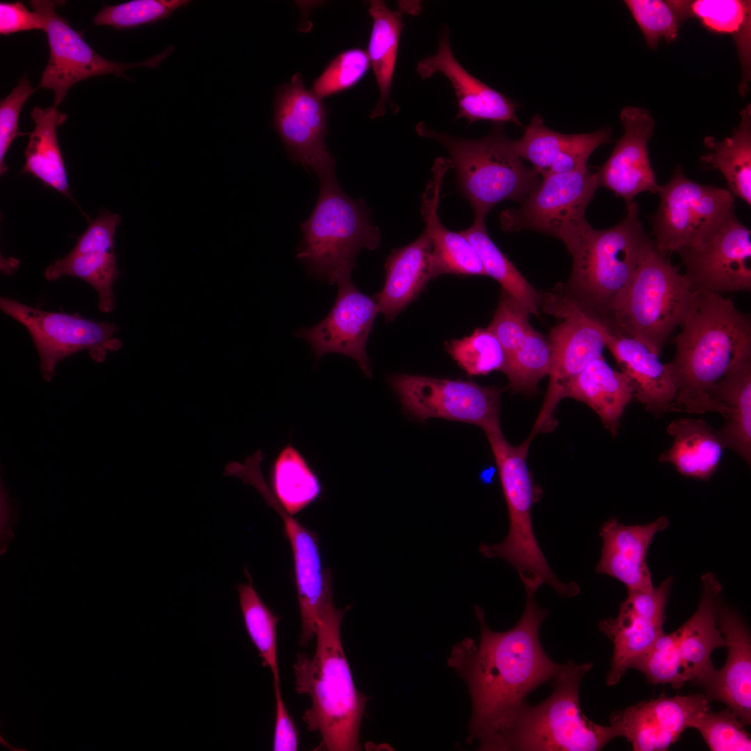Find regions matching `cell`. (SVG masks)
Instances as JSON below:
<instances>
[{
  "mask_svg": "<svg viewBox=\"0 0 751 751\" xmlns=\"http://www.w3.org/2000/svg\"><path fill=\"white\" fill-rule=\"evenodd\" d=\"M634 394L630 378L622 371L613 369L602 355L589 363L571 381L565 398H574L589 406L604 427L615 436L624 410Z\"/></svg>",
  "mask_w": 751,
  "mask_h": 751,
  "instance_id": "cell-30",
  "label": "cell"
},
{
  "mask_svg": "<svg viewBox=\"0 0 751 751\" xmlns=\"http://www.w3.org/2000/svg\"><path fill=\"white\" fill-rule=\"evenodd\" d=\"M190 3L188 0H131L113 6L104 4L95 16L93 25L118 30L132 29L166 19Z\"/></svg>",
  "mask_w": 751,
  "mask_h": 751,
  "instance_id": "cell-44",
  "label": "cell"
},
{
  "mask_svg": "<svg viewBox=\"0 0 751 751\" xmlns=\"http://www.w3.org/2000/svg\"><path fill=\"white\" fill-rule=\"evenodd\" d=\"M34 29L45 30V22L37 11L29 10L22 1L0 3V33L8 35Z\"/></svg>",
  "mask_w": 751,
  "mask_h": 751,
  "instance_id": "cell-51",
  "label": "cell"
},
{
  "mask_svg": "<svg viewBox=\"0 0 751 751\" xmlns=\"http://www.w3.org/2000/svg\"><path fill=\"white\" fill-rule=\"evenodd\" d=\"M416 131L446 147L458 191L471 206L475 220H485L487 213L502 201L521 203L540 182V175L524 165L515 140L507 136L502 124H494L485 136L477 139L439 132L424 122L416 126Z\"/></svg>",
  "mask_w": 751,
  "mask_h": 751,
  "instance_id": "cell-6",
  "label": "cell"
},
{
  "mask_svg": "<svg viewBox=\"0 0 751 751\" xmlns=\"http://www.w3.org/2000/svg\"><path fill=\"white\" fill-rule=\"evenodd\" d=\"M29 3L43 17L50 53L38 88L54 91L56 107L63 102L68 90L82 80L109 74L123 76L124 71L134 67H157L174 50L173 47H168L154 57L136 63H115L96 53L83 40L81 32L56 15L59 1L33 0Z\"/></svg>",
  "mask_w": 751,
  "mask_h": 751,
  "instance_id": "cell-14",
  "label": "cell"
},
{
  "mask_svg": "<svg viewBox=\"0 0 751 751\" xmlns=\"http://www.w3.org/2000/svg\"><path fill=\"white\" fill-rule=\"evenodd\" d=\"M741 122L731 136L718 140L704 138L710 151L701 161L719 170L725 177L729 191L751 204V106L741 112Z\"/></svg>",
  "mask_w": 751,
  "mask_h": 751,
  "instance_id": "cell-36",
  "label": "cell"
},
{
  "mask_svg": "<svg viewBox=\"0 0 751 751\" xmlns=\"http://www.w3.org/2000/svg\"><path fill=\"white\" fill-rule=\"evenodd\" d=\"M535 594L526 593L519 620L503 632L491 630L483 610L475 605L478 645L465 638L451 649L449 665L467 682L472 702L469 738L478 741L480 750H505L527 695L552 681L561 668L540 641V627L548 613L538 606Z\"/></svg>",
  "mask_w": 751,
  "mask_h": 751,
  "instance_id": "cell-1",
  "label": "cell"
},
{
  "mask_svg": "<svg viewBox=\"0 0 751 751\" xmlns=\"http://www.w3.org/2000/svg\"><path fill=\"white\" fill-rule=\"evenodd\" d=\"M607 348L621 371L631 380L634 398L645 410L661 417L668 412L677 396V388L667 363L660 354L643 341L607 332Z\"/></svg>",
  "mask_w": 751,
  "mask_h": 751,
  "instance_id": "cell-27",
  "label": "cell"
},
{
  "mask_svg": "<svg viewBox=\"0 0 751 751\" xmlns=\"http://www.w3.org/2000/svg\"><path fill=\"white\" fill-rule=\"evenodd\" d=\"M581 134H565L556 131L544 124L540 115L533 117L519 140H515L519 156L529 161L542 177L546 175L554 162L574 148Z\"/></svg>",
  "mask_w": 751,
  "mask_h": 751,
  "instance_id": "cell-42",
  "label": "cell"
},
{
  "mask_svg": "<svg viewBox=\"0 0 751 751\" xmlns=\"http://www.w3.org/2000/svg\"><path fill=\"white\" fill-rule=\"evenodd\" d=\"M270 483L277 502L292 516L315 502L323 491L317 474L291 443L284 446L274 459Z\"/></svg>",
  "mask_w": 751,
  "mask_h": 751,
  "instance_id": "cell-37",
  "label": "cell"
},
{
  "mask_svg": "<svg viewBox=\"0 0 751 751\" xmlns=\"http://www.w3.org/2000/svg\"><path fill=\"white\" fill-rule=\"evenodd\" d=\"M552 353L549 339L533 328L522 342L505 356L501 370L515 392L536 393L541 379L549 376Z\"/></svg>",
  "mask_w": 751,
  "mask_h": 751,
  "instance_id": "cell-41",
  "label": "cell"
},
{
  "mask_svg": "<svg viewBox=\"0 0 751 751\" xmlns=\"http://www.w3.org/2000/svg\"><path fill=\"white\" fill-rule=\"evenodd\" d=\"M244 572L247 583L237 587L244 625L248 636L262 659V665L271 670L273 683H280L277 656V624L280 617L267 607L255 590L250 574Z\"/></svg>",
  "mask_w": 751,
  "mask_h": 751,
  "instance_id": "cell-40",
  "label": "cell"
},
{
  "mask_svg": "<svg viewBox=\"0 0 751 751\" xmlns=\"http://www.w3.org/2000/svg\"><path fill=\"white\" fill-rule=\"evenodd\" d=\"M704 694L668 697L664 693L623 710L615 711L611 725L634 751H664L675 743L699 712L710 709Z\"/></svg>",
  "mask_w": 751,
  "mask_h": 751,
  "instance_id": "cell-21",
  "label": "cell"
},
{
  "mask_svg": "<svg viewBox=\"0 0 751 751\" xmlns=\"http://www.w3.org/2000/svg\"><path fill=\"white\" fill-rule=\"evenodd\" d=\"M348 608H337L332 593L328 596L320 613L314 654L298 653L293 665L296 692L311 699L302 720L309 732L320 734L317 750H361L359 734L368 697L356 689L342 647L341 623Z\"/></svg>",
  "mask_w": 751,
  "mask_h": 751,
  "instance_id": "cell-4",
  "label": "cell"
},
{
  "mask_svg": "<svg viewBox=\"0 0 751 751\" xmlns=\"http://www.w3.org/2000/svg\"><path fill=\"white\" fill-rule=\"evenodd\" d=\"M624 2L649 48L656 49L661 39L668 42L677 39L683 21L668 1L626 0Z\"/></svg>",
  "mask_w": 751,
  "mask_h": 751,
  "instance_id": "cell-46",
  "label": "cell"
},
{
  "mask_svg": "<svg viewBox=\"0 0 751 751\" xmlns=\"http://www.w3.org/2000/svg\"><path fill=\"white\" fill-rule=\"evenodd\" d=\"M709 395L725 411L718 429L725 446L751 462V357L734 363L710 389Z\"/></svg>",
  "mask_w": 751,
  "mask_h": 751,
  "instance_id": "cell-32",
  "label": "cell"
},
{
  "mask_svg": "<svg viewBox=\"0 0 751 751\" xmlns=\"http://www.w3.org/2000/svg\"><path fill=\"white\" fill-rule=\"evenodd\" d=\"M426 229L431 241V280L443 274L486 276L476 249L460 232L449 230L437 218L430 220Z\"/></svg>",
  "mask_w": 751,
  "mask_h": 751,
  "instance_id": "cell-39",
  "label": "cell"
},
{
  "mask_svg": "<svg viewBox=\"0 0 751 751\" xmlns=\"http://www.w3.org/2000/svg\"><path fill=\"white\" fill-rule=\"evenodd\" d=\"M677 252L693 291H751V232L734 213L705 242Z\"/></svg>",
  "mask_w": 751,
  "mask_h": 751,
  "instance_id": "cell-16",
  "label": "cell"
},
{
  "mask_svg": "<svg viewBox=\"0 0 751 751\" xmlns=\"http://www.w3.org/2000/svg\"><path fill=\"white\" fill-rule=\"evenodd\" d=\"M120 221L117 213L107 211L100 213L78 238L70 252L45 269V277L49 281L63 276L83 280L96 290L99 309L104 313L113 312L115 307L113 286L120 276L114 236Z\"/></svg>",
  "mask_w": 751,
  "mask_h": 751,
  "instance_id": "cell-22",
  "label": "cell"
},
{
  "mask_svg": "<svg viewBox=\"0 0 751 751\" xmlns=\"http://www.w3.org/2000/svg\"><path fill=\"white\" fill-rule=\"evenodd\" d=\"M667 433L674 442L659 460L672 465L685 477L709 481L716 471L725 449L718 429L701 419L680 418L670 423Z\"/></svg>",
  "mask_w": 751,
  "mask_h": 751,
  "instance_id": "cell-31",
  "label": "cell"
},
{
  "mask_svg": "<svg viewBox=\"0 0 751 751\" xmlns=\"http://www.w3.org/2000/svg\"><path fill=\"white\" fill-rule=\"evenodd\" d=\"M528 315L503 290L488 328L500 342L504 355L511 353L533 328Z\"/></svg>",
  "mask_w": 751,
  "mask_h": 751,
  "instance_id": "cell-49",
  "label": "cell"
},
{
  "mask_svg": "<svg viewBox=\"0 0 751 751\" xmlns=\"http://www.w3.org/2000/svg\"><path fill=\"white\" fill-rule=\"evenodd\" d=\"M660 203L652 220L656 248L663 252L708 240L734 213V195L685 176L677 165L670 181L659 186Z\"/></svg>",
  "mask_w": 751,
  "mask_h": 751,
  "instance_id": "cell-11",
  "label": "cell"
},
{
  "mask_svg": "<svg viewBox=\"0 0 751 751\" xmlns=\"http://www.w3.org/2000/svg\"><path fill=\"white\" fill-rule=\"evenodd\" d=\"M741 719L728 707L717 713L700 711L690 721L688 727L698 730L712 751L750 750V734Z\"/></svg>",
  "mask_w": 751,
  "mask_h": 751,
  "instance_id": "cell-45",
  "label": "cell"
},
{
  "mask_svg": "<svg viewBox=\"0 0 751 751\" xmlns=\"http://www.w3.org/2000/svg\"><path fill=\"white\" fill-rule=\"evenodd\" d=\"M495 460L508 508L510 527L500 543L482 542L480 553L485 558H499L510 563L519 573L526 592H536L547 583L563 597H572L574 582L559 581L551 571L536 540L532 524L531 508L542 497V489L535 484L528 468L526 458L529 437L518 446L510 444L501 428L485 433Z\"/></svg>",
  "mask_w": 751,
  "mask_h": 751,
  "instance_id": "cell-5",
  "label": "cell"
},
{
  "mask_svg": "<svg viewBox=\"0 0 751 751\" xmlns=\"http://www.w3.org/2000/svg\"><path fill=\"white\" fill-rule=\"evenodd\" d=\"M35 127L29 134L21 173L30 174L74 202L69 188L66 168L60 150L57 128L67 115L56 106L35 107L31 112Z\"/></svg>",
  "mask_w": 751,
  "mask_h": 751,
  "instance_id": "cell-34",
  "label": "cell"
},
{
  "mask_svg": "<svg viewBox=\"0 0 751 751\" xmlns=\"http://www.w3.org/2000/svg\"><path fill=\"white\" fill-rule=\"evenodd\" d=\"M430 252V239L424 230L414 241L388 255L385 281L374 298L387 322L394 321L431 280Z\"/></svg>",
  "mask_w": 751,
  "mask_h": 751,
  "instance_id": "cell-29",
  "label": "cell"
},
{
  "mask_svg": "<svg viewBox=\"0 0 751 751\" xmlns=\"http://www.w3.org/2000/svg\"><path fill=\"white\" fill-rule=\"evenodd\" d=\"M561 321L551 329L549 341L552 359L549 386L530 435L548 433L557 426L554 413L565 398L571 381L595 359L602 356L608 330L576 311L559 314Z\"/></svg>",
  "mask_w": 751,
  "mask_h": 751,
  "instance_id": "cell-17",
  "label": "cell"
},
{
  "mask_svg": "<svg viewBox=\"0 0 751 751\" xmlns=\"http://www.w3.org/2000/svg\"><path fill=\"white\" fill-rule=\"evenodd\" d=\"M26 74L19 81L18 84L10 93L0 102V172L3 175L8 168L5 163V156L15 138L27 135L19 131L18 122L21 110L28 99L34 92Z\"/></svg>",
  "mask_w": 751,
  "mask_h": 751,
  "instance_id": "cell-50",
  "label": "cell"
},
{
  "mask_svg": "<svg viewBox=\"0 0 751 751\" xmlns=\"http://www.w3.org/2000/svg\"><path fill=\"white\" fill-rule=\"evenodd\" d=\"M633 668L643 672L653 684H670L678 688L686 683L674 631L662 634Z\"/></svg>",
  "mask_w": 751,
  "mask_h": 751,
  "instance_id": "cell-48",
  "label": "cell"
},
{
  "mask_svg": "<svg viewBox=\"0 0 751 751\" xmlns=\"http://www.w3.org/2000/svg\"><path fill=\"white\" fill-rule=\"evenodd\" d=\"M336 284L337 296L328 314L314 326L298 329L295 337L307 342L316 360L328 353H340L355 360L364 375L371 378L366 343L379 312L377 303L359 291L351 274Z\"/></svg>",
  "mask_w": 751,
  "mask_h": 751,
  "instance_id": "cell-18",
  "label": "cell"
},
{
  "mask_svg": "<svg viewBox=\"0 0 751 751\" xmlns=\"http://www.w3.org/2000/svg\"><path fill=\"white\" fill-rule=\"evenodd\" d=\"M696 296L678 268L654 246L638 268L609 333L640 339L660 354Z\"/></svg>",
  "mask_w": 751,
  "mask_h": 751,
  "instance_id": "cell-9",
  "label": "cell"
},
{
  "mask_svg": "<svg viewBox=\"0 0 751 751\" xmlns=\"http://www.w3.org/2000/svg\"><path fill=\"white\" fill-rule=\"evenodd\" d=\"M668 366L677 388L670 412L725 414L709 395L736 362L751 357V318L721 294L697 293Z\"/></svg>",
  "mask_w": 751,
  "mask_h": 751,
  "instance_id": "cell-3",
  "label": "cell"
},
{
  "mask_svg": "<svg viewBox=\"0 0 751 751\" xmlns=\"http://www.w3.org/2000/svg\"><path fill=\"white\" fill-rule=\"evenodd\" d=\"M1 310L29 331L39 354L43 378L49 381L63 359L88 350L95 362H103L108 353L120 349L122 342L114 337L118 328L111 322L96 321L79 314L48 312L16 300L1 297Z\"/></svg>",
  "mask_w": 751,
  "mask_h": 751,
  "instance_id": "cell-12",
  "label": "cell"
},
{
  "mask_svg": "<svg viewBox=\"0 0 751 751\" xmlns=\"http://www.w3.org/2000/svg\"><path fill=\"white\" fill-rule=\"evenodd\" d=\"M599 187L597 173L588 168L543 176L519 207L500 213L501 227L540 232L560 240L570 251L591 227L586 211Z\"/></svg>",
  "mask_w": 751,
  "mask_h": 751,
  "instance_id": "cell-10",
  "label": "cell"
},
{
  "mask_svg": "<svg viewBox=\"0 0 751 751\" xmlns=\"http://www.w3.org/2000/svg\"><path fill=\"white\" fill-rule=\"evenodd\" d=\"M654 246L639 219L638 204L631 202L617 225L588 229L569 251L573 263L568 280L540 293V305L555 316L581 312L611 332L638 268Z\"/></svg>",
  "mask_w": 751,
  "mask_h": 751,
  "instance_id": "cell-2",
  "label": "cell"
},
{
  "mask_svg": "<svg viewBox=\"0 0 751 751\" xmlns=\"http://www.w3.org/2000/svg\"><path fill=\"white\" fill-rule=\"evenodd\" d=\"M592 663L562 664L552 681L554 691L542 702L526 704L506 741L505 750L597 751L619 737L613 725L588 719L579 702V686Z\"/></svg>",
  "mask_w": 751,
  "mask_h": 751,
  "instance_id": "cell-8",
  "label": "cell"
},
{
  "mask_svg": "<svg viewBox=\"0 0 751 751\" xmlns=\"http://www.w3.org/2000/svg\"><path fill=\"white\" fill-rule=\"evenodd\" d=\"M300 227L302 239L297 258L310 276L330 284L351 274L362 249L374 250L381 243L380 229L371 221L364 200L346 194L336 177L320 181L314 210Z\"/></svg>",
  "mask_w": 751,
  "mask_h": 751,
  "instance_id": "cell-7",
  "label": "cell"
},
{
  "mask_svg": "<svg viewBox=\"0 0 751 751\" xmlns=\"http://www.w3.org/2000/svg\"><path fill=\"white\" fill-rule=\"evenodd\" d=\"M460 233L476 249L486 276L501 286L503 290L528 314L538 315L540 293L526 280L515 266L490 238L485 220H475L473 225Z\"/></svg>",
  "mask_w": 751,
  "mask_h": 751,
  "instance_id": "cell-38",
  "label": "cell"
},
{
  "mask_svg": "<svg viewBox=\"0 0 751 751\" xmlns=\"http://www.w3.org/2000/svg\"><path fill=\"white\" fill-rule=\"evenodd\" d=\"M368 12L372 18L367 54L380 92V98L371 118L385 113L389 102L394 112L398 110L390 100V90L396 65L397 51L403 23L401 12L392 10L380 0L369 1Z\"/></svg>",
  "mask_w": 751,
  "mask_h": 751,
  "instance_id": "cell-35",
  "label": "cell"
},
{
  "mask_svg": "<svg viewBox=\"0 0 751 751\" xmlns=\"http://www.w3.org/2000/svg\"><path fill=\"white\" fill-rule=\"evenodd\" d=\"M671 576L649 591L627 590L616 617L601 620L599 629L613 643L608 686L618 683L627 670L664 633L665 607L672 586Z\"/></svg>",
  "mask_w": 751,
  "mask_h": 751,
  "instance_id": "cell-20",
  "label": "cell"
},
{
  "mask_svg": "<svg viewBox=\"0 0 751 751\" xmlns=\"http://www.w3.org/2000/svg\"><path fill=\"white\" fill-rule=\"evenodd\" d=\"M681 20L698 19L708 31L732 36L742 69L739 91L748 90L751 66V1L748 0L668 1Z\"/></svg>",
  "mask_w": 751,
  "mask_h": 751,
  "instance_id": "cell-33",
  "label": "cell"
},
{
  "mask_svg": "<svg viewBox=\"0 0 751 751\" xmlns=\"http://www.w3.org/2000/svg\"><path fill=\"white\" fill-rule=\"evenodd\" d=\"M437 72L449 80L454 90L458 107L456 119L465 118L469 125L476 121H490L522 127L516 115V104L474 77L458 63L451 47L446 26L440 35L436 54L420 60L417 66V72L423 79Z\"/></svg>",
  "mask_w": 751,
  "mask_h": 751,
  "instance_id": "cell-24",
  "label": "cell"
},
{
  "mask_svg": "<svg viewBox=\"0 0 751 751\" xmlns=\"http://www.w3.org/2000/svg\"><path fill=\"white\" fill-rule=\"evenodd\" d=\"M446 350L470 376L501 371L504 365L503 348L488 328H477L469 336L449 341L446 344Z\"/></svg>",
  "mask_w": 751,
  "mask_h": 751,
  "instance_id": "cell-43",
  "label": "cell"
},
{
  "mask_svg": "<svg viewBox=\"0 0 751 751\" xmlns=\"http://www.w3.org/2000/svg\"><path fill=\"white\" fill-rule=\"evenodd\" d=\"M620 119L624 134L596 173L599 187L611 190L627 205L641 193L658 191L648 152L655 122L647 110L633 106L624 108Z\"/></svg>",
  "mask_w": 751,
  "mask_h": 751,
  "instance_id": "cell-23",
  "label": "cell"
},
{
  "mask_svg": "<svg viewBox=\"0 0 751 751\" xmlns=\"http://www.w3.org/2000/svg\"><path fill=\"white\" fill-rule=\"evenodd\" d=\"M275 697V721L273 751H296L298 748V731L282 698L280 683H273Z\"/></svg>",
  "mask_w": 751,
  "mask_h": 751,
  "instance_id": "cell-52",
  "label": "cell"
},
{
  "mask_svg": "<svg viewBox=\"0 0 751 751\" xmlns=\"http://www.w3.org/2000/svg\"><path fill=\"white\" fill-rule=\"evenodd\" d=\"M370 65L363 49L353 48L337 54L314 81L312 92L323 99L356 86L365 76Z\"/></svg>",
  "mask_w": 751,
  "mask_h": 751,
  "instance_id": "cell-47",
  "label": "cell"
},
{
  "mask_svg": "<svg viewBox=\"0 0 751 751\" xmlns=\"http://www.w3.org/2000/svg\"><path fill=\"white\" fill-rule=\"evenodd\" d=\"M387 381L405 412L423 421L442 418L471 423L487 433L500 427V394L473 381L396 373Z\"/></svg>",
  "mask_w": 751,
  "mask_h": 751,
  "instance_id": "cell-13",
  "label": "cell"
},
{
  "mask_svg": "<svg viewBox=\"0 0 751 751\" xmlns=\"http://www.w3.org/2000/svg\"><path fill=\"white\" fill-rule=\"evenodd\" d=\"M245 481L259 492L283 521L284 535L289 542L293 560L301 620L299 642L307 645L316 636L321 611L332 592L331 572L323 570L318 537L282 508L264 481L261 469L250 471Z\"/></svg>",
  "mask_w": 751,
  "mask_h": 751,
  "instance_id": "cell-19",
  "label": "cell"
},
{
  "mask_svg": "<svg viewBox=\"0 0 751 751\" xmlns=\"http://www.w3.org/2000/svg\"><path fill=\"white\" fill-rule=\"evenodd\" d=\"M702 594L693 615L675 631L686 682L701 685L714 672L712 652L725 647L726 641L716 623V607L722 586L711 572L702 576Z\"/></svg>",
  "mask_w": 751,
  "mask_h": 751,
  "instance_id": "cell-28",
  "label": "cell"
},
{
  "mask_svg": "<svg viewBox=\"0 0 751 751\" xmlns=\"http://www.w3.org/2000/svg\"><path fill=\"white\" fill-rule=\"evenodd\" d=\"M716 623L727 647L724 666L700 686L709 701L727 705L745 725L751 722V639L748 627L730 608L718 602Z\"/></svg>",
  "mask_w": 751,
  "mask_h": 751,
  "instance_id": "cell-25",
  "label": "cell"
},
{
  "mask_svg": "<svg viewBox=\"0 0 751 751\" xmlns=\"http://www.w3.org/2000/svg\"><path fill=\"white\" fill-rule=\"evenodd\" d=\"M273 106L272 124L289 157L314 171L319 181L335 177L336 159L325 143L328 110L322 99L305 88L301 74L276 88Z\"/></svg>",
  "mask_w": 751,
  "mask_h": 751,
  "instance_id": "cell-15",
  "label": "cell"
},
{
  "mask_svg": "<svg viewBox=\"0 0 751 751\" xmlns=\"http://www.w3.org/2000/svg\"><path fill=\"white\" fill-rule=\"evenodd\" d=\"M669 525L661 516L646 524L625 525L610 518L601 527V558L596 572L622 583L629 590L649 591L654 588L647 554L655 535Z\"/></svg>",
  "mask_w": 751,
  "mask_h": 751,
  "instance_id": "cell-26",
  "label": "cell"
}]
</instances>
